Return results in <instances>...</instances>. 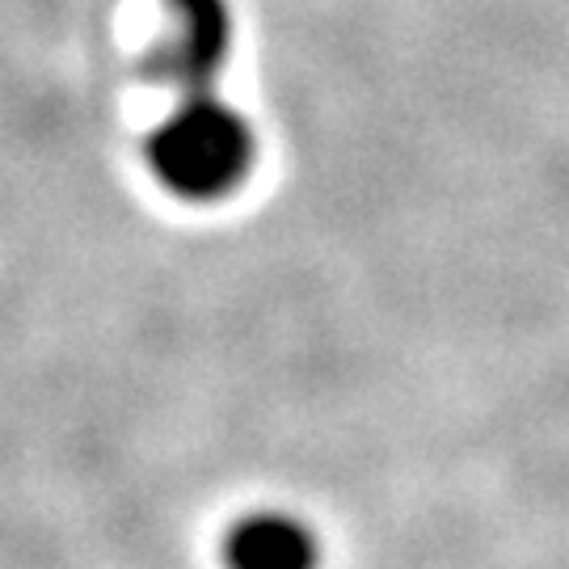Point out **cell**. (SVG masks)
I'll use <instances>...</instances> for the list:
<instances>
[{"mask_svg":"<svg viewBox=\"0 0 569 569\" xmlns=\"http://www.w3.org/2000/svg\"><path fill=\"white\" fill-rule=\"evenodd\" d=\"M258 136L237 106L207 93H182L148 136V169L164 190L190 203H216L249 178Z\"/></svg>","mask_w":569,"mask_h":569,"instance_id":"obj_1","label":"cell"},{"mask_svg":"<svg viewBox=\"0 0 569 569\" xmlns=\"http://www.w3.org/2000/svg\"><path fill=\"white\" fill-rule=\"evenodd\" d=\"M169 18L157 68L182 93H207L232 51V9L228 0H169Z\"/></svg>","mask_w":569,"mask_h":569,"instance_id":"obj_2","label":"cell"},{"mask_svg":"<svg viewBox=\"0 0 569 569\" xmlns=\"http://www.w3.org/2000/svg\"><path fill=\"white\" fill-rule=\"evenodd\" d=\"M224 561L228 569H317L321 549L312 528L296 515L262 510V515H244L228 531Z\"/></svg>","mask_w":569,"mask_h":569,"instance_id":"obj_3","label":"cell"}]
</instances>
